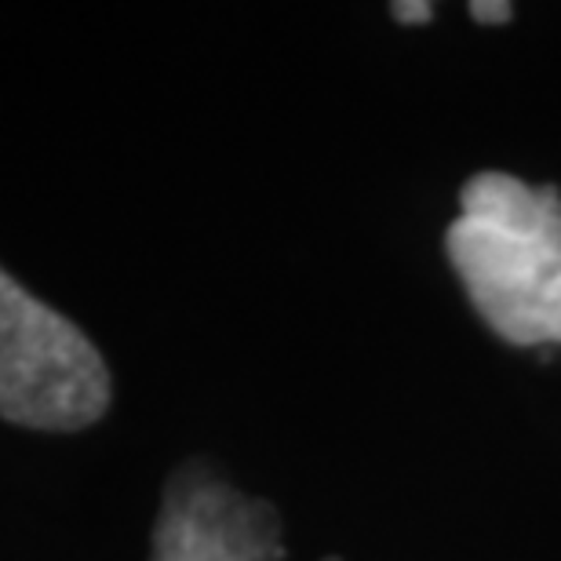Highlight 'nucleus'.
Listing matches in <instances>:
<instances>
[{
  "mask_svg": "<svg viewBox=\"0 0 561 561\" xmlns=\"http://www.w3.org/2000/svg\"><path fill=\"white\" fill-rule=\"evenodd\" d=\"M478 318L511 346H561V194L478 172L445 233Z\"/></svg>",
  "mask_w": 561,
  "mask_h": 561,
  "instance_id": "1",
  "label": "nucleus"
},
{
  "mask_svg": "<svg viewBox=\"0 0 561 561\" xmlns=\"http://www.w3.org/2000/svg\"><path fill=\"white\" fill-rule=\"evenodd\" d=\"M110 368L77 324L0 271V420L73 434L110 409Z\"/></svg>",
  "mask_w": 561,
  "mask_h": 561,
  "instance_id": "2",
  "label": "nucleus"
},
{
  "mask_svg": "<svg viewBox=\"0 0 561 561\" xmlns=\"http://www.w3.org/2000/svg\"><path fill=\"white\" fill-rule=\"evenodd\" d=\"M150 561H285L280 518L205 459H190L164 485Z\"/></svg>",
  "mask_w": 561,
  "mask_h": 561,
  "instance_id": "3",
  "label": "nucleus"
},
{
  "mask_svg": "<svg viewBox=\"0 0 561 561\" xmlns=\"http://www.w3.org/2000/svg\"><path fill=\"white\" fill-rule=\"evenodd\" d=\"M390 15L405 22V26H412V22H431L434 4H405V0H398V4H390Z\"/></svg>",
  "mask_w": 561,
  "mask_h": 561,
  "instance_id": "4",
  "label": "nucleus"
},
{
  "mask_svg": "<svg viewBox=\"0 0 561 561\" xmlns=\"http://www.w3.org/2000/svg\"><path fill=\"white\" fill-rule=\"evenodd\" d=\"M470 15L478 22H507L511 4H485V0H478V4H470Z\"/></svg>",
  "mask_w": 561,
  "mask_h": 561,
  "instance_id": "5",
  "label": "nucleus"
},
{
  "mask_svg": "<svg viewBox=\"0 0 561 561\" xmlns=\"http://www.w3.org/2000/svg\"><path fill=\"white\" fill-rule=\"evenodd\" d=\"M332 561H335V558H332Z\"/></svg>",
  "mask_w": 561,
  "mask_h": 561,
  "instance_id": "6",
  "label": "nucleus"
}]
</instances>
